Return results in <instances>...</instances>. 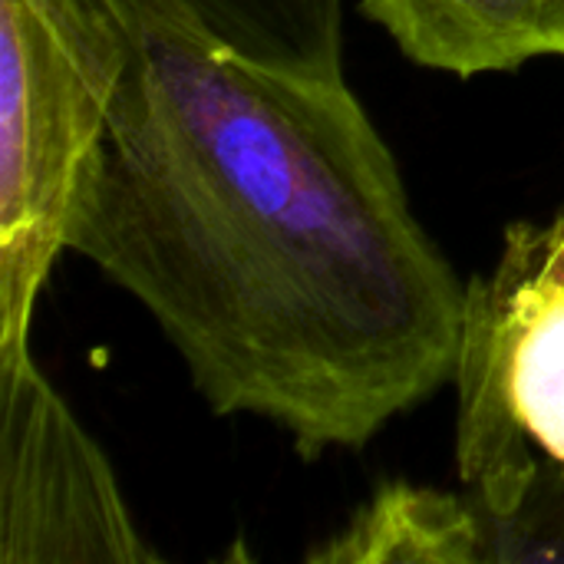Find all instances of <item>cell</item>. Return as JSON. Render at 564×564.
Masks as SVG:
<instances>
[{"mask_svg":"<svg viewBox=\"0 0 564 564\" xmlns=\"http://www.w3.org/2000/svg\"><path fill=\"white\" fill-rule=\"evenodd\" d=\"M66 248L132 294L215 416L304 459L364 449L453 380L466 284L347 76L129 20Z\"/></svg>","mask_w":564,"mask_h":564,"instance_id":"cell-1","label":"cell"},{"mask_svg":"<svg viewBox=\"0 0 564 564\" xmlns=\"http://www.w3.org/2000/svg\"><path fill=\"white\" fill-rule=\"evenodd\" d=\"M129 50L112 0H0V357L30 350Z\"/></svg>","mask_w":564,"mask_h":564,"instance_id":"cell-2","label":"cell"},{"mask_svg":"<svg viewBox=\"0 0 564 564\" xmlns=\"http://www.w3.org/2000/svg\"><path fill=\"white\" fill-rule=\"evenodd\" d=\"M453 383L459 482L506 516L539 469L564 466V205L512 221L466 284Z\"/></svg>","mask_w":564,"mask_h":564,"instance_id":"cell-3","label":"cell"},{"mask_svg":"<svg viewBox=\"0 0 564 564\" xmlns=\"http://www.w3.org/2000/svg\"><path fill=\"white\" fill-rule=\"evenodd\" d=\"M109 459L30 350L0 357V564H145Z\"/></svg>","mask_w":564,"mask_h":564,"instance_id":"cell-4","label":"cell"},{"mask_svg":"<svg viewBox=\"0 0 564 564\" xmlns=\"http://www.w3.org/2000/svg\"><path fill=\"white\" fill-rule=\"evenodd\" d=\"M400 53L459 79L564 56V0H360Z\"/></svg>","mask_w":564,"mask_h":564,"instance_id":"cell-5","label":"cell"},{"mask_svg":"<svg viewBox=\"0 0 564 564\" xmlns=\"http://www.w3.org/2000/svg\"><path fill=\"white\" fill-rule=\"evenodd\" d=\"M126 20H152L251 63L344 76V0H112Z\"/></svg>","mask_w":564,"mask_h":564,"instance_id":"cell-6","label":"cell"},{"mask_svg":"<svg viewBox=\"0 0 564 564\" xmlns=\"http://www.w3.org/2000/svg\"><path fill=\"white\" fill-rule=\"evenodd\" d=\"M311 564H482L486 519L476 499L436 486L383 482Z\"/></svg>","mask_w":564,"mask_h":564,"instance_id":"cell-7","label":"cell"},{"mask_svg":"<svg viewBox=\"0 0 564 564\" xmlns=\"http://www.w3.org/2000/svg\"><path fill=\"white\" fill-rule=\"evenodd\" d=\"M486 519V562H564V466H545L522 502Z\"/></svg>","mask_w":564,"mask_h":564,"instance_id":"cell-8","label":"cell"}]
</instances>
